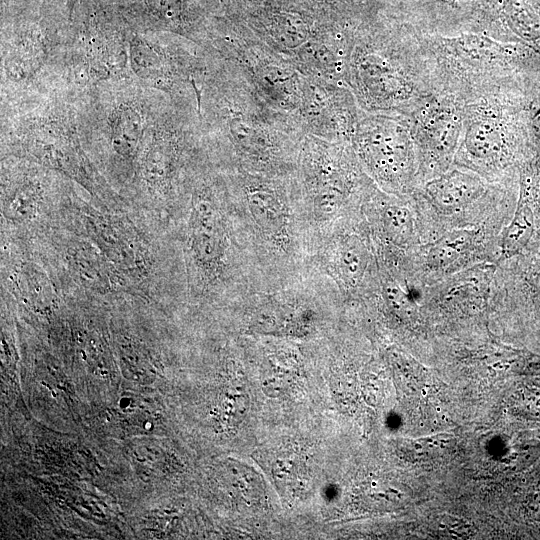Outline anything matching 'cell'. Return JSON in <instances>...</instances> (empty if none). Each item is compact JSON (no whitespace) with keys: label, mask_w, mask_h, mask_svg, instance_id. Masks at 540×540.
<instances>
[{"label":"cell","mask_w":540,"mask_h":540,"mask_svg":"<svg viewBox=\"0 0 540 540\" xmlns=\"http://www.w3.org/2000/svg\"><path fill=\"white\" fill-rule=\"evenodd\" d=\"M225 61L214 93V117L238 169L271 177L294 176L306 134L261 97L237 64Z\"/></svg>","instance_id":"1"},{"label":"cell","mask_w":540,"mask_h":540,"mask_svg":"<svg viewBox=\"0 0 540 540\" xmlns=\"http://www.w3.org/2000/svg\"><path fill=\"white\" fill-rule=\"evenodd\" d=\"M345 84L361 110L407 117L438 93L416 31H351Z\"/></svg>","instance_id":"2"},{"label":"cell","mask_w":540,"mask_h":540,"mask_svg":"<svg viewBox=\"0 0 540 540\" xmlns=\"http://www.w3.org/2000/svg\"><path fill=\"white\" fill-rule=\"evenodd\" d=\"M416 34L437 92L462 100L514 86L516 69L526 58L520 43L499 39L484 30Z\"/></svg>","instance_id":"3"},{"label":"cell","mask_w":540,"mask_h":540,"mask_svg":"<svg viewBox=\"0 0 540 540\" xmlns=\"http://www.w3.org/2000/svg\"><path fill=\"white\" fill-rule=\"evenodd\" d=\"M511 190V184L490 182L455 165L424 182L409 196L422 243L453 229L487 226L501 231L517 200Z\"/></svg>","instance_id":"4"},{"label":"cell","mask_w":540,"mask_h":540,"mask_svg":"<svg viewBox=\"0 0 540 540\" xmlns=\"http://www.w3.org/2000/svg\"><path fill=\"white\" fill-rule=\"evenodd\" d=\"M515 86L463 100V129L453 165L490 182L511 184L520 167L522 134Z\"/></svg>","instance_id":"5"},{"label":"cell","mask_w":540,"mask_h":540,"mask_svg":"<svg viewBox=\"0 0 540 540\" xmlns=\"http://www.w3.org/2000/svg\"><path fill=\"white\" fill-rule=\"evenodd\" d=\"M294 180L320 221L359 216L377 187L365 173L350 142H333L306 134Z\"/></svg>","instance_id":"6"},{"label":"cell","mask_w":540,"mask_h":540,"mask_svg":"<svg viewBox=\"0 0 540 540\" xmlns=\"http://www.w3.org/2000/svg\"><path fill=\"white\" fill-rule=\"evenodd\" d=\"M350 143L363 170L382 191L409 197L421 185L407 116L361 110Z\"/></svg>","instance_id":"7"},{"label":"cell","mask_w":540,"mask_h":540,"mask_svg":"<svg viewBox=\"0 0 540 540\" xmlns=\"http://www.w3.org/2000/svg\"><path fill=\"white\" fill-rule=\"evenodd\" d=\"M500 230L482 226L446 231L408 252L411 284L418 290L480 263H498Z\"/></svg>","instance_id":"8"},{"label":"cell","mask_w":540,"mask_h":540,"mask_svg":"<svg viewBox=\"0 0 540 540\" xmlns=\"http://www.w3.org/2000/svg\"><path fill=\"white\" fill-rule=\"evenodd\" d=\"M461 98L450 93H435L410 116L421 185L449 170L454 163L463 129Z\"/></svg>","instance_id":"9"},{"label":"cell","mask_w":540,"mask_h":540,"mask_svg":"<svg viewBox=\"0 0 540 540\" xmlns=\"http://www.w3.org/2000/svg\"><path fill=\"white\" fill-rule=\"evenodd\" d=\"M495 263H480L419 289L424 325L480 319L490 312Z\"/></svg>","instance_id":"10"},{"label":"cell","mask_w":540,"mask_h":540,"mask_svg":"<svg viewBox=\"0 0 540 540\" xmlns=\"http://www.w3.org/2000/svg\"><path fill=\"white\" fill-rule=\"evenodd\" d=\"M361 211L373 240L406 252L422 243L410 197L389 194L376 187Z\"/></svg>","instance_id":"11"},{"label":"cell","mask_w":540,"mask_h":540,"mask_svg":"<svg viewBox=\"0 0 540 540\" xmlns=\"http://www.w3.org/2000/svg\"><path fill=\"white\" fill-rule=\"evenodd\" d=\"M292 177H271L239 170L244 205L262 234L273 241H283L287 236L286 190L291 186Z\"/></svg>","instance_id":"12"},{"label":"cell","mask_w":540,"mask_h":540,"mask_svg":"<svg viewBox=\"0 0 540 540\" xmlns=\"http://www.w3.org/2000/svg\"><path fill=\"white\" fill-rule=\"evenodd\" d=\"M190 221L189 243L195 262L206 273L218 271L226 238L220 210L210 191L203 190L196 195Z\"/></svg>","instance_id":"13"},{"label":"cell","mask_w":540,"mask_h":540,"mask_svg":"<svg viewBox=\"0 0 540 540\" xmlns=\"http://www.w3.org/2000/svg\"><path fill=\"white\" fill-rule=\"evenodd\" d=\"M499 17L524 44L540 53V19L521 0H498Z\"/></svg>","instance_id":"14"},{"label":"cell","mask_w":540,"mask_h":540,"mask_svg":"<svg viewBox=\"0 0 540 540\" xmlns=\"http://www.w3.org/2000/svg\"><path fill=\"white\" fill-rule=\"evenodd\" d=\"M144 131L140 112L132 106L122 105L114 113L111 124V142L119 155L134 157Z\"/></svg>","instance_id":"15"},{"label":"cell","mask_w":540,"mask_h":540,"mask_svg":"<svg viewBox=\"0 0 540 540\" xmlns=\"http://www.w3.org/2000/svg\"><path fill=\"white\" fill-rule=\"evenodd\" d=\"M44 55V45L36 37H29L16 44L7 60L10 75L23 78L33 73L40 65Z\"/></svg>","instance_id":"16"},{"label":"cell","mask_w":540,"mask_h":540,"mask_svg":"<svg viewBox=\"0 0 540 540\" xmlns=\"http://www.w3.org/2000/svg\"><path fill=\"white\" fill-rule=\"evenodd\" d=\"M173 144L157 141L146 155L144 170L147 180L153 185H163L172 171Z\"/></svg>","instance_id":"17"},{"label":"cell","mask_w":540,"mask_h":540,"mask_svg":"<svg viewBox=\"0 0 540 540\" xmlns=\"http://www.w3.org/2000/svg\"><path fill=\"white\" fill-rule=\"evenodd\" d=\"M131 63L134 71L141 77L156 79L164 74L162 56L141 40L131 43Z\"/></svg>","instance_id":"18"},{"label":"cell","mask_w":540,"mask_h":540,"mask_svg":"<svg viewBox=\"0 0 540 540\" xmlns=\"http://www.w3.org/2000/svg\"><path fill=\"white\" fill-rule=\"evenodd\" d=\"M39 193L33 185H23L19 187L11 197L8 205V215L11 218H27L36 209Z\"/></svg>","instance_id":"19"},{"label":"cell","mask_w":540,"mask_h":540,"mask_svg":"<svg viewBox=\"0 0 540 540\" xmlns=\"http://www.w3.org/2000/svg\"><path fill=\"white\" fill-rule=\"evenodd\" d=\"M523 112L528 132L540 144V91L526 101Z\"/></svg>","instance_id":"20"},{"label":"cell","mask_w":540,"mask_h":540,"mask_svg":"<svg viewBox=\"0 0 540 540\" xmlns=\"http://www.w3.org/2000/svg\"><path fill=\"white\" fill-rule=\"evenodd\" d=\"M149 8L162 18L174 20L181 12V0H146Z\"/></svg>","instance_id":"21"},{"label":"cell","mask_w":540,"mask_h":540,"mask_svg":"<svg viewBox=\"0 0 540 540\" xmlns=\"http://www.w3.org/2000/svg\"><path fill=\"white\" fill-rule=\"evenodd\" d=\"M438 4L446 6L454 11L460 10L462 8V0H433Z\"/></svg>","instance_id":"22"}]
</instances>
